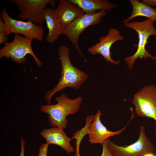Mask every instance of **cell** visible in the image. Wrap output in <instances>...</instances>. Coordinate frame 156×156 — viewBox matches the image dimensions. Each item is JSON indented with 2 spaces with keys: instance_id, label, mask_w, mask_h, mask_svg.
Returning a JSON list of instances; mask_svg holds the SVG:
<instances>
[{
  "instance_id": "e0dca14e",
  "label": "cell",
  "mask_w": 156,
  "mask_h": 156,
  "mask_svg": "<svg viewBox=\"0 0 156 156\" xmlns=\"http://www.w3.org/2000/svg\"><path fill=\"white\" fill-rule=\"evenodd\" d=\"M49 145L46 143L42 144L40 147L38 156H47Z\"/></svg>"
},
{
  "instance_id": "ffe728a7",
  "label": "cell",
  "mask_w": 156,
  "mask_h": 156,
  "mask_svg": "<svg viewBox=\"0 0 156 156\" xmlns=\"http://www.w3.org/2000/svg\"><path fill=\"white\" fill-rule=\"evenodd\" d=\"M25 141L23 137L21 138V152L20 156H24L25 146Z\"/></svg>"
},
{
  "instance_id": "3957f363",
  "label": "cell",
  "mask_w": 156,
  "mask_h": 156,
  "mask_svg": "<svg viewBox=\"0 0 156 156\" xmlns=\"http://www.w3.org/2000/svg\"><path fill=\"white\" fill-rule=\"evenodd\" d=\"M154 20L148 19L142 21H132L124 23L127 27L133 29L138 33V42L137 49L132 55L125 58V61L128 68L132 70L135 61L138 58L146 59L151 58L156 60V56H152L146 50V45L149 37L152 35L156 36V29L154 25Z\"/></svg>"
},
{
  "instance_id": "7a4b0ae2",
  "label": "cell",
  "mask_w": 156,
  "mask_h": 156,
  "mask_svg": "<svg viewBox=\"0 0 156 156\" xmlns=\"http://www.w3.org/2000/svg\"><path fill=\"white\" fill-rule=\"evenodd\" d=\"M55 100L57 102L56 104L42 105L40 109L42 113L48 114V119L51 126L64 129L68 123L67 116L79 111L83 99L80 96L70 99L66 94L62 93L56 97Z\"/></svg>"
},
{
  "instance_id": "7402d4cb",
  "label": "cell",
  "mask_w": 156,
  "mask_h": 156,
  "mask_svg": "<svg viewBox=\"0 0 156 156\" xmlns=\"http://www.w3.org/2000/svg\"><path fill=\"white\" fill-rule=\"evenodd\" d=\"M5 24L1 17H0V32L5 31Z\"/></svg>"
},
{
  "instance_id": "6da1fadb",
  "label": "cell",
  "mask_w": 156,
  "mask_h": 156,
  "mask_svg": "<svg viewBox=\"0 0 156 156\" xmlns=\"http://www.w3.org/2000/svg\"><path fill=\"white\" fill-rule=\"evenodd\" d=\"M70 48L63 45L60 46L58 51L61 65V77L57 84L45 95L47 105H50L51 98L56 93L66 88L79 89L88 78V74L75 67L70 58Z\"/></svg>"
},
{
  "instance_id": "ac0fdd59",
  "label": "cell",
  "mask_w": 156,
  "mask_h": 156,
  "mask_svg": "<svg viewBox=\"0 0 156 156\" xmlns=\"http://www.w3.org/2000/svg\"><path fill=\"white\" fill-rule=\"evenodd\" d=\"M107 139L101 144L103 147V151L101 156H113L107 148Z\"/></svg>"
},
{
  "instance_id": "52a82bcc",
  "label": "cell",
  "mask_w": 156,
  "mask_h": 156,
  "mask_svg": "<svg viewBox=\"0 0 156 156\" xmlns=\"http://www.w3.org/2000/svg\"><path fill=\"white\" fill-rule=\"evenodd\" d=\"M107 147L113 156H144L148 153H153L154 149L143 126L140 127L138 139L133 143L128 146H119L108 139Z\"/></svg>"
},
{
  "instance_id": "7c38bea8",
  "label": "cell",
  "mask_w": 156,
  "mask_h": 156,
  "mask_svg": "<svg viewBox=\"0 0 156 156\" xmlns=\"http://www.w3.org/2000/svg\"><path fill=\"white\" fill-rule=\"evenodd\" d=\"M55 12L61 24L64 27L85 14L77 5L68 0H60Z\"/></svg>"
},
{
  "instance_id": "9a60e30c",
  "label": "cell",
  "mask_w": 156,
  "mask_h": 156,
  "mask_svg": "<svg viewBox=\"0 0 156 156\" xmlns=\"http://www.w3.org/2000/svg\"><path fill=\"white\" fill-rule=\"evenodd\" d=\"M79 7L86 14H93L97 10L110 11L118 5L107 0H69Z\"/></svg>"
},
{
  "instance_id": "d6986e66",
  "label": "cell",
  "mask_w": 156,
  "mask_h": 156,
  "mask_svg": "<svg viewBox=\"0 0 156 156\" xmlns=\"http://www.w3.org/2000/svg\"><path fill=\"white\" fill-rule=\"evenodd\" d=\"M9 38L6 36L5 31L0 32V44L8 41Z\"/></svg>"
},
{
  "instance_id": "5b68a950",
  "label": "cell",
  "mask_w": 156,
  "mask_h": 156,
  "mask_svg": "<svg viewBox=\"0 0 156 156\" xmlns=\"http://www.w3.org/2000/svg\"><path fill=\"white\" fill-rule=\"evenodd\" d=\"M1 17L5 25V32L7 37L12 33L22 35L24 36L42 42L44 31L42 26L28 20L24 22L12 18L7 13L6 6L0 12Z\"/></svg>"
},
{
  "instance_id": "4fadbf2b",
  "label": "cell",
  "mask_w": 156,
  "mask_h": 156,
  "mask_svg": "<svg viewBox=\"0 0 156 156\" xmlns=\"http://www.w3.org/2000/svg\"><path fill=\"white\" fill-rule=\"evenodd\" d=\"M40 135L49 145L54 144L58 145L68 154L75 151L70 144L72 139L68 137L63 129L56 127L44 129L40 132Z\"/></svg>"
},
{
  "instance_id": "5bb4252c",
  "label": "cell",
  "mask_w": 156,
  "mask_h": 156,
  "mask_svg": "<svg viewBox=\"0 0 156 156\" xmlns=\"http://www.w3.org/2000/svg\"><path fill=\"white\" fill-rule=\"evenodd\" d=\"M42 15L48 30L46 41L53 44L57 40L61 34H63L64 27L60 24L56 13L55 9L45 8Z\"/></svg>"
},
{
  "instance_id": "d4e9b609",
  "label": "cell",
  "mask_w": 156,
  "mask_h": 156,
  "mask_svg": "<svg viewBox=\"0 0 156 156\" xmlns=\"http://www.w3.org/2000/svg\"><path fill=\"white\" fill-rule=\"evenodd\" d=\"M155 134L156 135V131H155Z\"/></svg>"
},
{
  "instance_id": "8fae6325",
  "label": "cell",
  "mask_w": 156,
  "mask_h": 156,
  "mask_svg": "<svg viewBox=\"0 0 156 156\" xmlns=\"http://www.w3.org/2000/svg\"><path fill=\"white\" fill-rule=\"evenodd\" d=\"M103 115L100 111L98 110L94 116L92 123L90 124L88 128V131L89 137L88 141L92 144H102L109 137L120 134L125 130L134 115L133 113L129 122L123 128L116 131H112L109 130L101 122L100 118L101 116Z\"/></svg>"
},
{
  "instance_id": "9c48e42d",
  "label": "cell",
  "mask_w": 156,
  "mask_h": 156,
  "mask_svg": "<svg viewBox=\"0 0 156 156\" xmlns=\"http://www.w3.org/2000/svg\"><path fill=\"white\" fill-rule=\"evenodd\" d=\"M132 103L137 115L156 122V86H145L134 95Z\"/></svg>"
},
{
  "instance_id": "603a6c76",
  "label": "cell",
  "mask_w": 156,
  "mask_h": 156,
  "mask_svg": "<svg viewBox=\"0 0 156 156\" xmlns=\"http://www.w3.org/2000/svg\"><path fill=\"white\" fill-rule=\"evenodd\" d=\"M144 156H156L153 153H149L145 154Z\"/></svg>"
},
{
  "instance_id": "2e32d148",
  "label": "cell",
  "mask_w": 156,
  "mask_h": 156,
  "mask_svg": "<svg viewBox=\"0 0 156 156\" xmlns=\"http://www.w3.org/2000/svg\"><path fill=\"white\" fill-rule=\"evenodd\" d=\"M129 1L133 10L130 16L124 20L123 23L129 22L132 19L140 16L156 21V9L137 0H130Z\"/></svg>"
},
{
  "instance_id": "44dd1931",
  "label": "cell",
  "mask_w": 156,
  "mask_h": 156,
  "mask_svg": "<svg viewBox=\"0 0 156 156\" xmlns=\"http://www.w3.org/2000/svg\"><path fill=\"white\" fill-rule=\"evenodd\" d=\"M142 2L149 6L156 7V0H143Z\"/></svg>"
},
{
  "instance_id": "30bf717a",
  "label": "cell",
  "mask_w": 156,
  "mask_h": 156,
  "mask_svg": "<svg viewBox=\"0 0 156 156\" xmlns=\"http://www.w3.org/2000/svg\"><path fill=\"white\" fill-rule=\"evenodd\" d=\"M124 40V38L121 34L119 30L115 28H111L108 30L105 36L100 37L99 42L89 47L88 51L94 55L97 53L99 54L107 62L118 65L120 63V61H115L111 57V48L112 44L116 42Z\"/></svg>"
},
{
  "instance_id": "cb8c5ba5",
  "label": "cell",
  "mask_w": 156,
  "mask_h": 156,
  "mask_svg": "<svg viewBox=\"0 0 156 156\" xmlns=\"http://www.w3.org/2000/svg\"><path fill=\"white\" fill-rule=\"evenodd\" d=\"M75 156H80L79 151H76Z\"/></svg>"
},
{
  "instance_id": "ba28073f",
  "label": "cell",
  "mask_w": 156,
  "mask_h": 156,
  "mask_svg": "<svg viewBox=\"0 0 156 156\" xmlns=\"http://www.w3.org/2000/svg\"><path fill=\"white\" fill-rule=\"evenodd\" d=\"M15 4L20 13L16 17L20 20H30L35 24L42 25L45 22L42 13L47 5L53 8L55 5V0H10Z\"/></svg>"
},
{
  "instance_id": "277c9868",
  "label": "cell",
  "mask_w": 156,
  "mask_h": 156,
  "mask_svg": "<svg viewBox=\"0 0 156 156\" xmlns=\"http://www.w3.org/2000/svg\"><path fill=\"white\" fill-rule=\"evenodd\" d=\"M33 40L21 35L15 34L12 41L5 42L4 46L0 49V58L6 57L16 63L24 64L26 61V55L29 54L34 58L36 64L41 67L42 63L36 57L32 49Z\"/></svg>"
},
{
  "instance_id": "8992f818",
  "label": "cell",
  "mask_w": 156,
  "mask_h": 156,
  "mask_svg": "<svg viewBox=\"0 0 156 156\" xmlns=\"http://www.w3.org/2000/svg\"><path fill=\"white\" fill-rule=\"evenodd\" d=\"M107 14V11L104 10H100L93 14H85L64 28L63 34L67 37L85 62L86 60L78 46L80 36L88 27L100 24L103 18Z\"/></svg>"
}]
</instances>
